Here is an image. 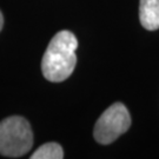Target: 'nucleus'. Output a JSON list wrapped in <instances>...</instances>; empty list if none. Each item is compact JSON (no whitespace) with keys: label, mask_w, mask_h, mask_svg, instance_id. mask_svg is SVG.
<instances>
[{"label":"nucleus","mask_w":159,"mask_h":159,"mask_svg":"<svg viewBox=\"0 0 159 159\" xmlns=\"http://www.w3.org/2000/svg\"><path fill=\"white\" fill-rule=\"evenodd\" d=\"M140 24L148 31L159 29V0H140L139 4Z\"/></svg>","instance_id":"nucleus-4"},{"label":"nucleus","mask_w":159,"mask_h":159,"mask_svg":"<svg viewBox=\"0 0 159 159\" xmlns=\"http://www.w3.org/2000/svg\"><path fill=\"white\" fill-rule=\"evenodd\" d=\"M33 145V132L27 120L12 116L0 123V154L18 158L29 152Z\"/></svg>","instance_id":"nucleus-2"},{"label":"nucleus","mask_w":159,"mask_h":159,"mask_svg":"<svg viewBox=\"0 0 159 159\" xmlns=\"http://www.w3.org/2000/svg\"><path fill=\"white\" fill-rule=\"evenodd\" d=\"M64 158L63 148L57 143H46L41 145L32 156L31 159H61Z\"/></svg>","instance_id":"nucleus-5"},{"label":"nucleus","mask_w":159,"mask_h":159,"mask_svg":"<svg viewBox=\"0 0 159 159\" xmlns=\"http://www.w3.org/2000/svg\"><path fill=\"white\" fill-rule=\"evenodd\" d=\"M2 25H4V17H2V14H1V12H0V31L2 29Z\"/></svg>","instance_id":"nucleus-6"},{"label":"nucleus","mask_w":159,"mask_h":159,"mask_svg":"<svg viewBox=\"0 0 159 159\" xmlns=\"http://www.w3.org/2000/svg\"><path fill=\"white\" fill-rule=\"evenodd\" d=\"M77 47L78 40L70 31H60L52 38L41 61V71L46 79L52 83L67 79L77 64Z\"/></svg>","instance_id":"nucleus-1"},{"label":"nucleus","mask_w":159,"mask_h":159,"mask_svg":"<svg viewBox=\"0 0 159 159\" xmlns=\"http://www.w3.org/2000/svg\"><path fill=\"white\" fill-rule=\"evenodd\" d=\"M131 126V116L121 102H114L97 120L93 136L99 144L107 145L125 133Z\"/></svg>","instance_id":"nucleus-3"}]
</instances>
